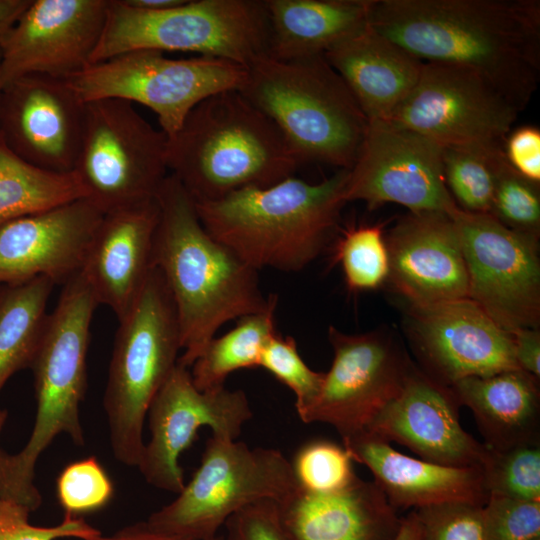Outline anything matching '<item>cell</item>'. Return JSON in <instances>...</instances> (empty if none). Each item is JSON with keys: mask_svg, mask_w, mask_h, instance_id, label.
<instances>
[{"mask_svg": "<svg viewBox=\"0 0 540 540\" xmlns=\"http://www.w3.org/2000/svg\"><path fill=\"white\" fill-rule=\"evenodd\" d=\"M98 305L81 271L63 284L54 310L47 314L30 365L36 399L31 434L17 453L0 449V496L31 512L42 502L34 482L41 454L61 434L77 446L85 444L80 404L86 392L90 329Z\"/></svg>", "mask_w": 540, "mask_h": 540, "instance_id": "obj_5", "label": "cell"}, {"mask_svg": "<svg viewBox=\"0 0 540 540\" xmlns=\"http://www.w3.org/2000/svg\"><path fill=\"white\" fill-rule=\"evenodd\" d=\"M7 417H8L7 411L0 409V436L5 426Z\"/></svg>", "mask_w": 540, "mask_h": 540, "instance_id": "obj_49", "label": "cell"}, {"mask_svg": "<svg viewBox=\"0 0 540 540\" xmlns=\"http://www.w3.org/2000/svg\"><path fill=\"white\" fill-rule=\"evenodd\" d=\"M166 164L194 202L293 176L299 163L275 124L238 89L196 105L167 141Z\"/></svg>", "mask_w": 540, "mask_h": 540, "instance_id": "obj_4", "label": "cell"}, {"mask_svg": "<svg viewBox=\"0 0 540 540\" xmlns=\"http://www.w3.org/2000/svg\"><path fill=\"white\" fill-rule=\"evenodd\" d=\"M482 511L485 540L540 538V501L489 495Z\"/></svg>", "mask_w": 540, "mask_h": 540, "instance_id": "obj_39", "label": "cell"}, {"mask_svg": "<svg viewBox=\"0 0 540 540\" xmlns=\"http://www.w3.org/2000/svg\"><path fill=\"white\" fill-rule=\"evenodd\" d=\"M91 540H194L184 536L165 533L152 528L147 521L125 526L111 535L99 536Z\"/></svg>", "mask_w": 540, "mask_h": 540, "instance_id": "obj_45", "label": "cell"}, {"mask_svg": "<svg viewBox=\"0 0 540 540\" xmlns=\"http://www.w3.org/2000/svg\"><path fill=\"white\" fill-rule=\"evenodd\" d=\"M224 526L223 540H292L274 500L257 501L240 509Z\"/></svg>", "mask_w": 540, "mask_h": 540, "instance_id": "obj_42", "label": "cell"}, {"mask_svg": "<svg viewBox=\"0 0 540 540\" xmlns=\"http://www.w3.org/2000/svg\"><path fill=\"white\" fill-rule=\"evenodd\" d=\"M84 113L85 103L66 79L28 75L2 88L0 134L28 163L69 173L77 160Z\"/></svg>", "mask_w": 540, "mask_h": 540, "instance_id": "obj_19", "label": "cell"}, {"mask_svg": "<svg viewBox=\"0 0 540 540\" xmlns=\"http://www.w3.org/2000/svg\"><path fill=\"white\" fill-rule=\"evenodd\" d=\"M520 111L474 71L424 63L420 78L387 120L442 147L504 143Z\"/></svg>", "mask_w": 540, "mask_h": 540, "instance_id": "obj_14", "label": "cell"}, {"mask_svg": "<svg viewBox=\"0 0 540 540\" xmlns=\"http://www.w3.org/2000/svg\"><path fill=\"white\" fill-rule=\"evenodd\" d=\"M333 361L320 392L300 416L304 423H326L342 439L366 430L375 415L401 390L414 363L385 330L347 334L330 326Z\"/></svg>", "mask_w": 540, "mask_h": 540, "instance_id": "obj_13", "label": "cell"}, {"mask_svg": "<svg viewBox=\"0 0 540 540\" xmlns=\"http://www.w3.org/2000/svg\"><path fill=\"white\" fill-rule=\"evenodd\" d=\"M109 0H31L0 41L2 88L18 78L67 79L90 64Z\"/></svg>", "mask_w": 540, "mask_h": 540, "instance_id": "obj_18", "label": "cell"}, {"mask_svg": "<svg viewBox=\"0 0 540 540\" xmlns=\"http://www.w3.org/2000/svg\"><path fill=\"white\" fill-rule=\"evenodd\" d=\"M54 282L38 277L0 288V391L34 358Z\"/></svg>", "mask_w": 540, "mask_h": 540, "instance_id": "obj_29", "label": "cell"}, {"mask_svg": "<svg viewBox=\"0 0 540 540\" xmlns=\"http://www.w3.org/2000/svg\"><path fill=\"white\" fill-rule=\"evenodd\" d=\"M277 302L264 311L238 318L230 331L208 342L190 367L193 383L199 390L222 387L234 371L259 367L266 344L277 332L274 323Z\"/></svg>", "mask_w": 540, "mask_h": 540, "instance_id": "obj_31", "label": "cell"}, {"mask_svg": "<svg viewBox=\"0 0 540 540\" xmlns=\"http://www.w3.org/2000/svg\"><path fill=\"white\" fill-rule=\"evenodd\" d=\"M483 505L456 502L414 510L421 540H485Z\"/></svg>", "mask_w": 540, "mask_h": 540, "instance_id": "obj_41", "label": "cell"}, {"mask_svg": "<svg viewBox=\"0 0 540 540\" xmlns=\"http://www.w3.org/2000/svg\"><path fill=\"white\" fill-rule=\"evenodd\" d=\"M127 5L141 10L156 11L180 4L183 0H123Z\"/></svg>", "mask_w": 540, "mask_h": 540, "instance_id": "obj_48", "label": "cell"}, {"mask_svg": "<svg viewBox=\"0 0 540 540\" xmlns=\"http://www.w3.org/2000/svg\"><path fill=\"white\" fill-rule=\"evenodd\" d=\"M370 121H387L416 86L424 62L370 24L324 54Z\"/></svg>", "mask_w": 540, "mask_h": 540, "instance_id": "obj_26", "label": "cell"}, {"mask_svg": "<svg viewBox=\"0 0 540 540\" xmlns=\"http://www.w3.org/2000/svg\"><path fill=\"white\" fill-rule=\"evenodd\" d=\"M346 202L386 203L409 212L457 208L444 179L442 146L389 121H370L345 186Z\"/></svg>", "mask_w": 540, "mask_h": 540, "instance_id": "obj_15", "label": "cell"}, {"mask_svg": "<svg viewBox=\"0 0 540 540\" xmlns=\"http://www.w3.org/2000/svg\"><path fill=\"white\" fill-rule=\"evenodd\" d=\"M80 198L85 192L74 172L55 173L28 163L0 134V227Z\"/></svg>", "mask_w": 540, "mask_h": 540, "instance_id": "obj_30", "label": "cell"}, {"mask_svg": "<svg viewBox=\"0 0 540 540\" xmlns=\"http://www.w3.org/2000/svg\"><path fill=\"white\" fill-rule=\"evenodd\" d=\"M156 200L153 265L176 308L183 351L178 363L190 368L223 324L264 311L278 297L264 296L258 271L206 231L194 200L173 175Z\"/></svg>", "mask_w": 540, "mask_h": 540, "instance_id": "obj_2", "label": "cell"}, {"mask_svg": "<svg viewBox=\"0 0 540 540\" xmlns=\"http://www.w3.org/2000/svg\"><path fill=\"white\" fill-rule=\"evenodd\" d=\"M244 76V66L220 58L173 59L159 51L135 50L90 64L66 80L84 103L118 98L148 107L170 138L196 105L239 89Z\"/></svg>", "mask_w": 540, "mask_h": 540, "instance_id": "obj_11", "label": "cell"}, {"mask_svg": "<svg viewBox=\"0 0 540 540\" xmlns=\"http://www.w3.org/2000/svg\"><path fill=\"white\" fill-rule=\"evenodd\" d=\"M210 540H223V535H216L215 537H213L212 539Z\"/></svg>", "mask_w": 540, "mask_h": 540, "instance_id": "obj_50", "label": "cell"}, {"mask_svg": "<svg viewBox=\"0 0 540 540\" xmlns=\"http://www.w3.org/2000/svg\"><path fill=\"white\" fill-rule=\"evenodd\" d=\"M31 0H0V41Z\"/></svg>", "mask_w": 540, "mask_h": 540, "instance_id": "obj_46", "label": "cell"}, {"mask_svg": "<svg viewBox=\"0 0 540 540\" xmlns=\"http://www.w3.org/2000/svg\"><path fill=\"white\" fill-rule=\"evenodd\" d=\"M471 410L483 444L505 450L540 443L539 379L521 370L461 379L450 386Z\"/></svg>", "mask_w": 540, "mask_h": 540, "instance_id": "obj_27", "label": "cell"}, {"mask_svg": "<svg viewBox=\"0 0 540 540\" xmlns=\"http://www.w3.org/2000/svg\"><path fill=\"white\" fill-rule=\"evenodd\" d=\"M460 407L450 386L414 364L400 392L362 433L404 445L425 461L481 468L487 447L462 428Z\"/></svg>", "mask_w": 540, "mask_h": 540, "instance_id": "obj_20", "label": "cell"}, {"mask_svg": "<svg viewBox=\"0 0 540 540\" xmlns=\"http://www.w3.org/2000/svg\"><path fill=\"white\" fill-rule=\"evenodd\" d=\"M537 540H540V538H539V539H537Z\"/></svg>", "mask_w": 540, "mask_h": 540, "instance_id": "obj_52", "label": "cell"}, {"mask_svg": "<svg viewBox=\"0 0 540 540\" xmlns=\"http://www.w3.org/2000/svg\"><path fill=\"white\" fill-rule=\"evenodd\" d=\"M514 355L518 367L540 378V330L523 328L513 333Z\"/></svg>", "mask_w": 540, "mask_h": 540, "instance_id": "obj_44", "label": "cell"}, {"mask_svg": "<svg viewBox=\"0 0 540 540\" xmlns=\"http://www.w3.org/2000/svg\"><path fill=\"white\" fill-rule=\"evenodd\" d=\"M277 506L292 540H394L402 521L378 486L359 477L328 494L297 487Z\"/></svg>", "mask_w": 540, "mask_h": 540, "instance_id": "obj_25", "label": "cell"}, {"mask_svg": "<svg viewBox=\"0 0 540 540\" xmlns=\"http://www.w3.org/2000/svg\"><path fill=\"white\" fill-rule=\"evenodd\" d=\"M259 367L272 374L295 395L299 417L316 400L324 379L323 372L312 370L300 356L296 341L291 336L276 332L266 344Z\"/></svg>", "mask_w": 540, "mask_h": 540, "instance_id": "obj_37", "label": "cell"}, {"mask_svg": "<svg viewBox=\"0 0 540 540\" xmlns=\"http://www.w3.org/2000/svg\"><path fill=\"white\" fill-rule=\"evenodd\" d=\"M103 213L86 198L0 227V288L46 277L65 284L84 265Z\"/></svg>", "mask_w": 540, "mask_h": 540, "instance_id": "obj_21", "label": "cell"}, {"mask_svg": "<svg viewBox=\"0 0 540 540\" xmlns=\"http://www.w3.org/2000/svg\"><path fill=\"white\" fill-rule=\"evenodd\" d=\"M30 513L25 506L0 496V540H91L101 534L82 517L66 513L55 526H35L29 521Z\"/></svg>", "mask_w": 540, "mask_h": 540, "instance_id": "obj_40", "label": "cell"}, {"mask_svg": "<svg viewBox=\"0 0 540 540\" xmlns=\"http://www.w3.org/2000/svg\"><path fill=\"white\" fill-rule=\"evenodd\" d=\"M369 24L424 63L476 72L520 112L537 90L538 0H372Z\"/></svg>", "mask_w": 540, "mask_h": 540, "instance_id": "obj_1", "label": "cell"}, {"mask_svg": "<svg viewBox=\"0 0 540 540\" xmlns=\"http://www.w3.org/2000/svg\"><path fill=\"white\" fill-rule=\"evenodd\" d=\"M347 169L311 184L294 176L247 187L219 200L194 202L206 231L255 270L304 269L338 227Z\"/></svg>", "mask_w": 540, "mask_h": 540, "instance_id": "obj_3", "label": "cell"}, {"mask_svg": "<svg viewBox=\"0 0 540 540\" xmlns=\"http://www.w3.org/2000/svg\"><path fill=\"white\" fill-rule=\"evenodd\" d=\"M452 216L468 276V298L513 334L540 325L539 238L490 214L455 208Z\"/></svg>", "mask_w": 540, "mask_h": 540, "instance_id": "obj_12", "label": "cell"}, {"mask_svg": "<svg viewBox=\"0 0 540 540\" xmlns=\"http://www.w3.org/2000/svg\"><path fill=\"white\" fill-rule=\"evenodd\" d=\"M372 0H265L267 54L279 60L324 55L369 24Z\"/></svg>", "mask_w": 540, "mask_h": 540, "instance_id": "obj_28", "label": "cell"}, {"mask_svg": "<svg viewBox=\"0 0 540 540\" xmlns=\"http://www.w3.org/2000/svg\"><path fill=\"white\" fill-rule=\"evenodd\" d=\"M1 92H2V86H1V83H0V96H1Z\"/></svg>", "mask_w": 540, "mask_h": 540, "instance_id": "obj_51", "label": "cell"}, {"mask_svg": "<svg viewBox=\"0 0 540 540\" xmlns=\"http://www.w3.org/2000/svg\"><path fill=\"white\" fill-rule=\"evenodd\" d=\"M253 416L246 394L225 386L201 391L190 368L177 362L153 398L147 418L151 437L145 443L138 468L152 486L178 494L184 487L180 455L202 426L212 435L236 440L243 424Z\"/></svg>", "mask_w": 540, "mask_h": 540, "instance_id": "obj_16", "label": "cell"}, {"mask_svg": "<svg viewBox=\"0 0 540 540\" xmlns=\"http://www.w3.org/2000/svg\"><path fill=\"white\" fill-rule=\"evenodd\" d=\"M118 321L103 406L114 457L121 464L137 467L145 445L143 426L149 406L182 350L176 308L157 267Z\"/></svg>", "mask_w": 540, "mask_h": 540, "instance_id": "obj_7", "label": "cell"}, {"mask_svg": "<svg viewBox=\"0 0 540 540\" xmlns=\"http://www.w3.org/2000/svg\"><path fill=\"white\" fill-rule=\"evenodd\" d=\"M387 281L409 305L468 298V276L456 224L449 213L409 212L385 236Z\"/></svg>", "mask_w": 540, "mask_h": 540, "instance_id": "obj_22", "label": "cell"}, {"mask_svg": "<svg viewBox=\"0 0 540 540\" xmlns=\"http://www.w3.org/2000/svg\"><path fill=\"white\" fill-rule=\"evenodd\" d=\"M406 330L419 368L444 385L520 369L513 334L469 298L409 305Z\"/></svg>", "mask_w": 540, "mask_h": 540, "instance_id": "obj_17", "label": "cell"}, {"mask_svg": "<svg viewBox=\"0 0 540 540\" xmlns=\"http://www.w3.org/2000/svg\"><path fill=\"white\" fill-rule=\"evenodd\" d=\"M342 441L353 461L371 471L373 482L397 511L456 502L484 505L489 497L480 467L447 466L413 458L368 433Z\"/></svg>", "mask_w": 540, "mask_h": 540, "instance_id": "obj_24", "label": "cell"}, {"mask_svg": "<svg viewBox=\"0 0 540 540\" xmlns=\"http://www.w3.org/2000/svg\"><path fill=\"white\" fill-rule=\"evenodd\" d=\"M56 494L66 514L81 517L104 508L114 488L105 469L90 456L68 464L56 480Z\"/></svg>", "mask_w": 540, "mask_h": 540, "instance_id": "obj_38", "label": "cell"}, {"mask_svg": "<svg viewBox=\"0 0 540 540\" xmlns=\"http://www.w3.org/2000/svg\"><path fill=\"white\" fill-rule=\"evenodd\" d=\"M268 37L265 0H183L156 11L109 0L90 64L130 51L154 50L194 52L246 67L267 54Z\"/></svg>", "mask_w": 540, "mask_h": 540, "instance_id": "obj_8", "label": "cell"}, {"mask_svg": "<svg viewBox=\"0 0 540 540\" xmlns=\"http://www.w3.org/2000/svg\"><path fill=\"white\" fill-rule=\"evenodd\" d=\"M167 141L129 101L86 102L73 169L85 198L103 214L155 199L169 174Z\"/></svg>", "mask_w": 540, "mask_h": 540, "instance_id": "obj_10", "label": "cell"}, {"mask_svg": "<svg viewBox=\"0 0 540 540\" xmlns=\"http://www.w3.org/2000/svg\"><path fill=\"white\" fill-rule=\"evenodd\" d=\"M238 90L275 124L299 165L349 170L355 163L368 120L324 55H261L245 67Z\"/></svg>", "mask_w": 540, "mask_h": 540, "instance_id": "obj_6", "label": "cell"}, {"mask_svg": "<svg viewBox=\"0 0 540 540\" xmlns=\"http://www.w3.org/2000/svg\"><path fill=\"white\" fill-rule=\"evenodd\" d=\"M353 462L344 446L317 439L302 445L290 465L299 489L328 494L349 487L358 478Z\"/></svg>", "mask_w": 540, "mask_h": 540, "instance_id": "obj_36", "label": "cell"}, {"mask_svg": "<svg viewBox=\"0 0 540 540\" xmlns=\"http://www.w3.org/2000/svg\"><path fill=\"white\" fill-rule=\"evenodd\" d=\"M505 158L521 176L540 184V130L531 125L512 129L503 143Z\"/></svg>", "mask_w": 540, "mask_h": 540, "instance_id": "obj_43", "label": "cell"}, {"mask_svg": "<svg viewBox=\"0 0 540 540\" xmlns=\"http://www.w3.org/2000/svg\"><path fill=\"white\" fill-rule=\"evenodd\" d=\"M489 214L509 229L540 238V184L517 173L504 150L495 162Z\"/></svg>", "mask_w": 540, "mask_h": 540, "instance_id": "obj_35", "label": "cell"}, {"mask_svg": "<svg viewBox=\"0 0 540 540\" xmlns=\"http://www.w3.org/2000/svg\"><path fill=\"white\" fill-rule=\"evenodd\" d=\"M488 495L540 501V443L492 450L481 466Z\"/></svg>", "mask_w": 540, "mask_h": 540, "instance_id": "obj_34", "label": "cell"}, {"mask_svg": "<svg viewBox=\"0 0 540 540\" xmlns=\"http://www.w3.org/2000/svg\"><path fill=\"white\" fill-rule=\"evenodd\" d=\"M394 540H421V526L414 510L402 517L400 529Z\"/></svg>", "mask_w": 540, "mask_h": 540, "instance_id": "obj_47", "label": "cell"}, {"mask_svg": "<svg viewBox=\"0 0 540 540\" xmlns=\"http://www.w3.org/2000/svg\"><path fill=\"white\" fill-rule=\"evenodd\" d=\"M159 219L156 198L108 212L95 232L81 272L96 299L118 320L130 310L153 265Z\"/></svg>", "mask_w": 540, "mask_h": 540, "instance_id": "obj_23", "label": "cell"}, {"mask_svg": "<svg viewBox=\"0 0 540 540\" xmlns=\"http://www.w3.org/2000/svg\"><path fill=\"white\" fill-rule=\"evenodd\" d=\"M296 489L290 461L279 450L212 435L190 481L147 523L161 532L210 540L240 509L261 500L279 502Z\"/></svg>", "mask_w": 540, "mask_h": 540, "instance_id": "obj_9", "label": "cell"}, {"mask_svg": "<svg viewBox=\"0 0 540 540\" xmlns=\"http://www.w3.org/2000/svg\"><path fill=\"white\" fill-rule=\"evenodd\" d=\"M502 151L503 143L442 147L445 184L459 209L489 214L495 162Z\"/></svg>", "mask_w": 540, "mask_h": 540, "instance_id": "obj_32", "label": "cell"}, {"mask_svg": "<svg viewBox=\"0 0 540 540\" xmlns=\"http://www.w3.org/2000/svg\"><path fill=\"white\" fill-rule=\"evenodd\" d=\"M334 253L350 291L375 290L387 281L389 258L383 225L348 227L341 232Z\"/></svg>", "mask_w": 540, "mask_h": 540, "instance_id": "obj_33", "label": "cell"}]
</instances>
